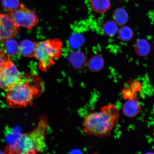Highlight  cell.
I'll use <instances>...</instances> for the list:
<instances>
[{
	"label": "cell",
	"mask_w": 154,
	"mask_h": 154,
	"mask_svg": "<svg viewBox=\"0 0 154 154\" xmlns=\"http://www.w3.org/2000/svg\"><path fill=\"white\" fill-rule=\"evenodd\" d=\"M91 5L95 12L103 13L110 8L111 3L109 0H91Z\"/></svg>",
	"instance_id": "13"
},
{
	"label": "cell",
	"mask_w": 154,
	"mask_h": 154,
	"mask_svg": "<svg viewBox=\"0 0 154 154\" xmlns=\"http://www.w3.org/2000/svg\"><path fill=\"white\" fill-rule=\"evenodd\" d=\"M69 61L72 66L76 70L84 69L88 63L87 57L85 54L80 51L73 52L71 54Z\"/></svg>",
	"instance_id": "10"
},
{
	"label": "cell",
	"mask_w": 154,
	"mask_h": 154,
	"mask_svg": "<svg viewBox=\"0 0 154 154\" xmlns=\"http://www.w3.org/2000/svg\"><path fill=\"white\" fill-rule=\"evenodd\" d=\"M2 45L3 51L10 58L17 57L20 54L19 50V45L15 40L9 38L3 42Z\"/></svg>",
	"instance_id": "11"
},
{
	"label": "cell",
	"mask_w": 154,
	"mask_h": 154,
	"mask_svg": "<svg viewBox=\"0 0 154 154\" xmlns=\"http://www.w3.org/2000/svg\"><path fill=\"white\" fill-rule=\"evenodd\" d=\"M135 48L137 53L141 56H145L147 55L150 51L149 43L147 40L144 39L138 40Z\"/></svg>",
	"instance_id": "16"
},
{
	"label": "cell",
	"mask_w": 154,
	"mask_h": 154,
	"mask_svg": "<svg viewBox=\"0 0 154 154\" xmlns=\"http://www.w3.org/2000/svg\"><path fill=\"white\" fill-rule=\"evenodd\" d=\"M113 18L117 25L123 26L128 22V16L124 9L119 8L116 10L113 13Z\"/></svg>",
	"instance_id": "15"
},
{
	"label": "cell",
	"mask_w": 154,
	"mask_h": 154,
	"mask_svg": "<svg viewBox=\"0 0 154 154\" xmlns=\"http://www.w3.org/2000/svg\"><path fill=\"white\" fill-rule=\"evenodd\" d=\"M84 42V38L82 35L77 33L72 34L69 39L71 47L75 49L81 47Z\"/></svg>",
	"instance_id": "18"
},
{
	"label": "cell",
	"mask_w": 154,
	"mask_h": 154,
	"mask_svg": "<svg viewBox=\"0 0 154 154\" xmlns=\"http://www.w3.org/2000/svg\"><path fill=\"white\" fill-rule=\"evenodd\" d=\"M141 109V106L137 99L128 100L123 106L122 112L127 117L133 118L139 114Z\"/></svg>",
	"instance_id": "9"
},
{
	"label": "cell",
	"mask_w": 154,
	"mask_h": 154,
	"mask_svg": "<svg viewBox=\"0 0 154 154\" xmlns=\"http://www.w3.org/2000/svg\"><path fill=\"white\" fill-rule=\"evenodd\" d=\"M10 14L17 26L28 29H32L39 21L34 11L26 8L23 4L16 10L10 12Z\"/></svg>",
	"instance_id": "5"
},
{
	"label": "cell",
	"mask_w": 154,
	"mask_h": 154,
	"mask_svg": "<svg viewBox=\"0 0 154 154\" xmlns=\"http://www.w3.org/2000/svg\"><path fill=\"white\" fill-rule=\"evenodd\" d=\"M63 43L58 38L43 40L36 43L34 57L38 61V67L43 72H47L54 65L62 55Z\"/></svg>",
	"instance_id": "4"
},
{
	"label": "cell",
	"mask_w": 154,
	"mask_h": 154,
	"mask_svg": "<svg viewBox=\"0 0 154 154\" xmlns=\"http://www.w3.org/2000/svg\"><path fill=\"white\" fill-rule=\"evenodd\" d=\"M118 32L119 38L123 41H129L131 39L134 35L132 30L128 26L122 27Z\"/></svg>",
	"instance_id": "19"
},
{
	"label": "cell",
	"mask_w": 154,
	"mask_h": 154,
	"mask_svg": "<svg viewBox=\"0 0 154 154\" xmlns=\"http://www.w3.org/2000/svg\"><path fill=\"white\" fill-rule=\"evenodd\" d=\"M120 113L114 104L102 107L100 110L88 113L83 122L84 132L89 135L103 138L109 136L119 123Z\"/></svg>",
	"instance_id": "1"
},
{
	"label": "cell",
	"mask_w": 154,
	"mask_h": 154,
	"mask_svg": "<svg viewBox=\"0 0 154 154\" xmlns=\"http://www.w3.org/2000/svg\"><path fill=\"white\" fill-rule=\"evenodd\" d=\"M153 136L154 137V131H153Z\"/></svg>",
	"instance_id": "22"
},
{
	"label": "cell",
	"mask_w": 154,
	"mask_h": 154,
	"mask_svg": "<svg viewBox=\"0 0 154 154\" xmlns=\"http://www.w3.org/2000/svg\"><path fill=\"white\" fill-rule=\"evenodd\" d=\"M22 74L11 60L0 70V83L2 88L7 90L23 79Z\"/></svg>",
	"instance_id": "6"
},
{
	"label": "cell",
	"mask_w": 154,
	"mask_h": 154,
	"mask_svg": "<svg viewBox=\"0 0 154 154\" xmlns=\"http://www.w3.org/2000/svg\"><path fill=\"white\" fill-rule=\"evenodd\" d=\"M141 84L137 81H130L127 83L122 90V94L124 99L128 100L136 99V97L142 88Z\"/></svg>",
	"instance_id": "8"
},
{
	"label": "cell",
	"mask_w": 154,
	"mask_h": 154,
	"mask_svg": "<svg viewBox=\"0 0 154 154\" xmlns=\"http://www.w3.org/2000/svg\"><path fill=\"white\" fill-rule=\"evenodd\" d=\"M38 82L23 79L20 82L6 90V100L8 105L12 108H21L31 105L34 98L40 94Z\"/></svg>",
	"instance_id": "3"
},
{
	"label": "cell",
	"mask_w": 154,
	"mask_h": 154,
	"mask_svg": "<svg viewBox=\"0 0 154 154\" xmlns=\"http://www.w3.org/2000/svg\"><path fill=\"white\" fill-rule=\"evenodd\" d=\"M19 30L10 14L0 13V43L16 36Z\"/></svg>",
	"instance_id": "7"
},
{
	"label": "cell",
	"mask_w": 154,
	"mask_h": 154,
	"mask_svg": "<svg viewBox=\"0 0 154 154\" xmlns=\"http://www.w3.org/2000/svg\"><path fill=\"white\" fill-rule=\"evenodd\" d=\"M104 63L103 58L99 55H96L88 61V68L92 72H99L103 68Z\"/></svg>",
	"instance_id": "14"
},
{
	"label": "cell",
	"mask_w": 154,
	"mask_h": 154,
	"mask_svg": "<svg viewBox=\"0 0 154 154\" xmlns=\"http://www.w3.org/2000/svg\"><path fill=\"white\" fill-rule=\"evenodd\" d=\"M36 43L29 40H23L19 45V52L20 54L25 57H34Z\"/></svg>",
	"instance_id": "12"
},
{
	"label": "cell",
	"mask_w": 154,
	"mask_h": 154,
	"mask_svg": "<svg viewBox=\"0 0 154 154\" xmlns=\"http://www.w3.org/2000/svg\"><path fill=\"white\" fill-rule=\"evenodd\" d=\"M2 5L4 9L10 12L16 10L20 6L19 0H3Z\"/></svg>",
	"instance_id": "20"
},
{
	"label": "cell",
	"mask_w": 154,
	"mask_h": 154,
	"mask_svg": "<svg viewBox=\"0 0 154 154\" xmlns=\"http://www.w3.org/2000/svg\"><path fill=\"white\" fill-rule=\"evenodd\" d=\"M49 126L48 117L45 115H42L36 128L28 133L21 134L14 143L7 146L5 152L30 154L43 151L46 146V132Z\"/></svg>",
	"instance_id": "2"
},
{
	"label": "cell",
	"mask_w": 154,
	"mask_h": 154,
	"mask_svg": "<svg viewBox=\"0 0 154 154\" xmlns=\"http://www.w3.org/2000/svg\"><path fill=\"white\" fill-rule=\"evenodd\" d=\"M11 60L8 56L4 52L0 50V70L5 66L9 61Z\"/></svg>",
	"instance_id": "21"
},
{
	"label": "cell",
	"mask_w": 154,
	"mask_h": 154,
	"mask_svg": "<svg viewBox=\"0 0 154 154\" xmlns=\"http://www.w3.org/2000/svg\"><path fill=\"white\" fill-rule=\"evenodd\" d=\"M103 31L106 35L112 36L118 31V25L114 21H108L103 25Z\"/></svg>",
	"instance_id": "17"
}]
</instances>
